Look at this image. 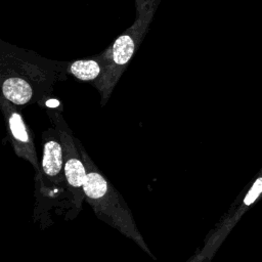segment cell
<instances>
[{
  "instance_id": "obj_1",
  "label": "cell",
  "mask_w": 262,
  "mask_h": 262,
  "mask_svg": "<svg viewBox=\"0 0 262 262\" xmlns=\"http://www.w3.org/2000/svg\"><path fill=\"white\" fill-rule=\"evenodd\" d=\"M75 140L86 168L85 202L92 208L98 219L119 230L154 257L138 230L133 215L123 196L94 164L82 142L77 138Z\"/></svg>"
},
{
  "instance_id": "obj_2",
  "label": "cell",
  "mask_w": 262,
  "mask_h": 262,
  "mask_svg": "<svg viewBox=\"0 0 262 262\" xmlns=\"http://www.w3.org/2000/svg\"><path fill=\"white\" fill-rule=\"evenodd\" d=\"M42 141L40 173L35 175V220L41 216L40 221L52 207L60 206L67 209L63 145L55 127L43 132Z\"/></svg>"
},
{
  "instance_id": "obj_3",
  "label": "cell",
  "mask_w": 262,
  "mask_h": 262,
  "mask_svg": "<svg viewBox=\"0 0 262 262\" xmlns=\"http://www.w3.org/2000/svg\"><path fill=\"white\" fill-rule=\"evenodd\" d=\"M52 122L63 145L68 209L66 218L73 219L79 214L82 204L85 201L84 184L86 180V168L75 137L63 118L60 115H54Z\"/></svg>"
},
{
  "instance_id": "obj_4",
  "label": "cell",
  "mask_w": 262,
  "mask_h": 262,
  "mask_svg": "<svg viewBox=\"0 0 262 262\" xmlns=\"http://www.w3.org/2000/svg\"><path fill=\"white\" fill-rule=\"evenodd\" d=\"M1 107L6 124L7 138L13 147L15 155L28 161L35 169L36 174L40 173V162L38 160L34 132L27 125L20 113L13 103L3 97Z\"/></svg>"
},
{
  "instance_id": "obj_5",
  "label": "cell",
  "mask_w": 262,
  "mask_h": 262,
  "mask_svg": "<svg viewBox=\"0 0 262 262\" xmlns=\"http://www.w3.org/2000/svg\"><path fill=\"white\" fill-rule=\"evenodd\" d=\"M2 94L14 105H26L33 100L34 89L27 80L19 77H9L2 83Z\"/></svg>"
},
{
  "instance_id": "obj_6",
  "label": "cell",
  "mask_w": 262,
  "mask_h": 262,
  "mask_svg": "<svg viewBox=\"0 0 262 262\" xmlns=\"http://www.w3.org/2000/svg\"><path fill=\"white\" fill-rule=\"evenodd\" d=\"M134 49V40L130 35L120 36L113 45V60L118 66H125L131 59Z\"/></svg>"
},
{
  "instance_id": "obj_7",
  "label": "cell",
  "mask_w": 262,
  "mask_h": 262,
  "mask_svg": "<svg viewBox=\"0 0 262 262\" xmlns=\"http://www.w3.org/2000/svg\"><path fill=\"white\" fill-rule=\"evenodd\" d=\"M71 73L81 81H92L100 74V66L92 59L77 60L71 64Z\"/></svg>"
},
{
  "instance_id": "obj_8",
  "label": "cell",
  "mask_w": 262,
  "mask_h": 262,
  "mask_svg": "<svg viewBox=\"0 0 262 262\" xmlns=\"http://www.w3.org/2000/svg\"><path fill=\"white\" fill-rule=\"evenodd\" d=\"M261 192H262V177L258 178L254 182L253 186L250 188V190L248 191L247 195L244 199V204L246 206H250L257 200V198L261 194Z\"/></svg>"
},
{
  "instance_id": "obj_9",
  "label": "cell",
  "mask_w": 262,
  "mask_h": 262,
  "mask_svg": "<svg viewBox=\"0 0 262 262\" xmlns=\"http://www.w3.org/2000/svg\"><path fill=\"white\" fill-rule=\"evenodd\" d=\"M47 105H48V106H50V107L57 106V105H58V101H57V100H54V99H51V100L47 101Z\"/></svg>"
}]
</instances>
